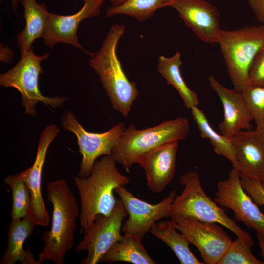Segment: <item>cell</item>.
Masks as SVG:
<instances>
[{
	"label": "cell",
	"instance_id": "e575fe53",
	"mask_svg": "<svg viewBox=\"0 0 264 264\" xmlns=\"http://www.w3.org/2000/svg\"><path fill=\"white\" fill-rule=\"evenodd\" d=\"M11 0V7L13 10V11L16 12V11L18 6V3L19 2H21L22 0Z\"/></svg>",
	"mask_w": 264,
	"mask_h": 264
},
{
	"label": "cell",
	"instance_id": "ac0fdd59",
	"mask_svg": "<svg viewBox=\"0 0 264 264\" xmlns=\"http://www.w3.org/2000/svg\"><path fill=\"white\" fill-rule=\"evenodd\" d=\"M240 174L264 184V147L255 129L241 131L231 137Z\"/></svg>",
	"mask_w": 264,
	"mask_h": 264
},
{
	"label": "cell",
	"instance_id": "d590c367",
	"mask_svg": "<svg viewBox=\"0 0 264 264\" xmlns=\"http://www.w3.org/2000/svg\"><path fill=\"white\" fill-rule=\"evenodd\" d=\"M84 1L85 0H82ZM126 0H110L112 6H117L124 2Z\"/></svg>",
	"mask_w": 264,
	"mask_h": 264
},
{
	"label": "cell",
	"instance_id": "4fadbf2b",
	"mask_svg": "<svg viewBox=\"0 0 264 264\" xmlns=\"http://www.w3.org/2000/svg\"><path fill=\"white\" fill-rule=\"evenodd\" d=\"M59 132L55 125L47 126L41 133L34 164L17 174L30 190L31 202L28 217L35 225L45 227L49 224L50 218L42 194V174L48 147Z\"/></svg>",
	"mask_w": 264,
	"mask_h": 264
},
{
	"label": "cell",
	"instance_id": "30bf717a",
	"mask_svg": "<svg viewBox=\"0 0 264 264\" xmlns=\"http://www.w3.org/2000/svg\"><path fill=\"white\" fill-rule=\"evenodd\" d=\"M214 201L232 210L237 221L254 229L257 233L264 234V214L242 187L239 171L233 168L226 179L217 183Z\"/></svg>",
	"mask_w": 264,
	"mask_h": 264
},
{
	"label": "cell",
	"instance_id": "f546056e",
	"mask_svg": "<svg viewBox=\"0 0 264 264\" xmlns=\"http://www.w3.org/2000/svg\"><path fill=\"white\" fill-rule=\"evenodd\" d=\"M242 185L254 202L264 206V186L258 181L240 174Z\"/></svg>",
	"mask_w": 264,
	"mask_h": 264
},
{
	"label": "cell",
	"instance_id": "83f0119b",
	"mask_svg": "<svg viewBox=\"0 0 264 264\" xmlns=\"http://www.w3.org/2000/svg\"><path fill=\"white\" fill-rule=\"evenodd\" d=\"M256 126L264 122V87L246 85L241 91Z\"/></svg>",
	"mask_w": 264,
	"mask_h": 264
},
{
	"label": "cell",
	"instance_id": "9a60e30c",
	"mask_svg": "<svg viewBox=\"0 0 264 264\" xmlns=\"http://www.w3.org/2000/svg\"><path fill=\"white\" fill-rule=\"evenodd\" d=\"M168 6L176 9L187 26L206 43H217L221 30L220 12L205 0H170Z\"/></svg>",
	"mask_w": 264,
	"mask_h": 264
},
{
	"label": "cell",
	"instance_id": "4316f807",
	"mask_svg": "<svg viewBox=\"0 0 264 264\" xmlns=\"http://www.w3.org/2000/svg\"><path fill=\"white\" fill-rule=\"evenodd\" d=\"M252 246L237 238L231 242L217 264H262L252 253Z\"/></svg>",
	"mask_w": 264,
	"mask_h": 264
},
{
	"label": "cell",
	"instance_id": "1f68e13d",
	"mask_svg": "<svg viewBox=\"0 0 264 264\" xmlns=\"http://www.w3.org/2000/svg\"><path fill=\"white\" fill-rule=\"evenodd\" d=\"M13 51L9 47L0 44V60L2 62L9 63L14 56Z\"/></svg>",
	"mask_w": 264,
	"mask_h": 264
},
{
	"label": "cell",
	"instance_id": "8992f818",
	"mask_svg": "<svg viewBox=\"0 0 264 264\" xmlns=\"http://www.w3.org/2000/svg\"><path fill=\"white\" fill-rule=\"evenodd\" d=\"M217 43L234 88L242 91L248 83L252 61L264 43V24L245 26L234 30L221 29Z\"/></svg>",
	"mask_w": 264,
	"mask_h": 264
},
{
	"label": "cell",
	"instance_id": "603a6c76",
	"mask_svg": "<svg viewBox=\"0 0 264 264\" xmlns=\"http://www.w3.org/2000/svg\"><path fill=\"white\" fill-rule=\"evenodd\" d=\"M177 231L175 223L171 220L155 222L149 232L171 248L181 264H204L193 254L189 247V242Z\"/></svg>",
	"mask_w": 264,
	"mask_h": 264
},
{
	"label": "cell",
	"instance_id": "d6986e66",
	"mask_svg": "<svg viewBox=\"0 0 264 264\" xmlns=\"http://www.w3.org/2000/svg\"><path fill=\"white\" fill-rule=\"evenodd\" d=\"M34 223L27 217L12 220L8 231V242L5 252L0 261L1 264H40L35 260L30 249L25 250L23 243L32 233Z\"/></svg>",
	"mask_w": 264,
	"mask_h": 264
},
{
	"label": "cell",
	"instance_id": "9c48e42d",
	"mask_svg": "<svg viewBox=\"0 0 264 264\" xmlns=\"http://www.w3.org/2000/svg\"><path fill=\"white\" fill-rule=\"evenodd\" d=\"M127 215L122 200L118 199L109 216L97 215L93 223L75 249L76 251H88L86 257L81 264H96L100 262L111 246L122 239L123 235L120 231L123 220Z\"/></svg>",
	"mask_w": 264,
	"mask_h": 264
},
{
	"label": "cell",
	"instance_id": "d4e9b609",
	"mask_svg": "<svg viewBox=\"0 0 264 264\" xmlns=\"http://www.w3.org/2000/svg\"><path fill=\"white\" fill-rule=\"evenodd\" d=\"M170 0H126L117 6L108 8L106 15L110 17L125 15L139 21L150 18L158 9L168 6Z\"/></svg>",
	"mask_w": 264,
	"mask_h": 264
},
{
	"label": "cell",
	"instance_id": "484cf974",
	"mask_svg": "<svg viewBox=\"0 0 264 264\" xmlns=\"http://www.w3.org/2000/svg\"><path fill=\"white\" fill-rule=\"evenodd\" d=\"M4 181L11 190L12 220L27 217L31 202V193L27 186L17 174L8 176Z\"/></svg>",
	"mask_w": 264,
	"mask_h": 264
},
{
	"label": "cell",
	"instance_id": "2e32d148",
	"mask_svg": "<svg viewBox=\"0 0 264 264\" xmlns=\"http://www.w3.org/2000/svg\"><path fill=\"white\" fill-rule=\"evenodd\" d=\"M208 80L223 107L224 118L218 125L220 133L231 138L242 130L252 129L253 120L242 91L225 88L213 75L209 76Z\"/></svg>",
	"mask_w": 264,
	"mask_h": 264
},
{
	"label": "cell",
	"instance_id": "7a4b0ae2",
	"mask_svg": "<svg viewBox=\"0 0 264 264\" xmlns=\"http://www.w3.org/2000/svg\"><path fill=\"white\" fill-rule=\"evenodd\" d=\"M125 29L124 25H113L99 49L92 53L89 65L99 76L113 107L127 117L139 92L136 83L126 75L117 55V44Z\"/></svg>",
	"mask_w": 264,
	"mask_h": 264
},
{
	"label": "cell",
	"instance_id": "5b68a950",
	"mask_svg": "<svg viewBox=\"0 0 264 264\" xmlns=\"http://www.w3.org/2000/svg\"><path fill=\"white\" fill-rule=\"evenodd\" d=\"M180 182L184 186L182 193L176 196L172 203L171 220L189 218L204 222L218 223L233 232L250 245L253 244L251 235L242 229L205 193L196 170L190 171L180 176Z\"/></svg>",
	"mask_w": 264,
	"mask_h": 264
},
{
	"label": "cell",
	"instance_id": "6da1fadb",
	"mask_svg": "<svg viewBox=\"0 0 264 264\" xmlns=\"http://www.w3.org/2000/svg\"><path fill=\"white\" fill-rule=\"evenodd\" d=\"M116 162L112 156L104 155L95 161L89 176L74 177L81 202V234H86L97 215L108 216L111 214L117 201L114 191L130 182V179L119 171Z\"/></svg>",
	"mask_w": 264,
	"mask_h": 264
},
{
	"label": "cell",
	"instance_id": "52a82bcc",
	"mask_svg": "<svg viewBox=\"0 0 264 264\" xmlns=\"http://www.w3.org/2000/svg\"><path fill=\"white\" fill-rule=\"evenodd\" d=\"M49 56L48 52L37 55L32 49L21 55L20 60L13 67L0 75V85L14 88L20 92L22 106L25 108L24 113L31 117L37 115V103H43L55 108L62 106L66 100L65 97L44 96L39 90V76L43 72L41 63Z\"/></svg>",
	"mask_w": 264,
	"mask_h": 264
},
{
	"label": "cell",
	"instance_id": "8d00e7d4",
	"mask_svg": "<svg viewBox=\"0 0 264 264\" xmlns=\"http://www.w3.org/2000/svg\"><path fill=\"white\" fill-rule=\"evenodd\" d=\"M263 186H264V184L263 185Z\"/></svg>",
	"mask_w": 264,
	"mask_h": 264
},
{
	"label": "cell",
	"instance_id": "44dd1931",
	"mask_svg": "<svg viewBox=\"0 0 264 264\" xmlns=\"http://www.w3.org/2000/svg\"><path fill=\"white\" fill-rule=\"evenodd\" d=\"M141 240L132 234H124L114 243L101 259L100 262H129L134 264H156L141 243Z\"/></svg>",
	"mask_w": 264,
	"mask_h": 264
},
{
	"label": "cell",
	"instance_id": "d6a6232c",
	"mask_svg": "<svg viewBox=\"0 0 264 264\" xmlns=\"http://www.w3.org/2000/svg\"><path fill=\"white\" fill-rule=\"evenodd\" d=\"M255 130L264 147V122L260 125L256 126Z\"/></svg>",
	"mask_w": 264,
	"mask_h": 264
},
{
	"label": "cell",
	"instance_id": "277c9868",
	"mask_svg": "<svg viewBox=\"0 0 264 264\" xmlns=\"http://www.w3.org/2000/svg\"><path fill=\"white\" fill-rule=\"evenodd\" d=\"M190 130L184 117L165 120L154 127L138 130L131 124L111 150V156L127 172L148 152L167 143L184 139Z\"/></svg>",
	"mask_w": 264,
	"mask_h": 264
},
{
	"label": "cell",
	"instance_id": "ba28073f",
	"mask_svg": "<svg viewBox=\"0 0 264 264\" xmlns=\"http://www.w3.org/2000/svg\"><path fill=\"white\" fill-rule=\"evenodd\" d=\"M61 124L63 129L73 132L77 137L82 155L78 175L84 178L90 175L97 158L105 155L111 156L112 149L119 142L126 128L124 123L120 122L104 132H90L82 127L71 110L64 112Z\"/></svg>",
	"mask_w": 264,
	"mask_h": 264
},
{
	"label": "cell",
	"instance_id": "5bb4252c",
	"mask_svg": "<svg viewBox=\"0 0 264 264\" xmlns=\"http://www.w3.org/2000/svg\"><path fill=\"white\" fill-rule=\"evenodd\" d=\"M105 0H85L82 8L72 15H61L49 13L43 37L45 45L53 47L59 43L67 44L91 56L92 53L86 50L79 43L77 29L84 19L100 14Z\"/></svg>",
	"mask_w": 264,
	"mask_h": 264
},
{
	"label": "cell",
	"instance_id": "ffe728a7",
	"mask_svg": "<svg viewBox=\"0 0 264 264\" xmlns=\"http://www.w3.org/2000/svg\"><path fill=\"white\" fill-rule=\"evenodd\" d=\"M25 20L24 28L17 36V44L21 56L32 49L31 46L37 38H43L49 12L45 4L36 0H22Z\"/></svg>",
	"mask_w": 264,
	"mask_h": 264
},
{
	"label": "cell",
	"instance_id": "7402d4cb",
	"mask_svg": "<svg viewBox=\"0 0 264 264\" xmlns=\"http://www.w3.org/2000/svg\"><path fill=\"white\" fill-rule=\"evenodd\" d=\"M181 56L179 52H176L171 57L159 56L157 69L167 84L172 86L177 90L184 105L190 109L194 106H198L199 101L197 93L188 87L181 75Z\"/></svg>",
	"mask_w": 264,
	"mask_h": 264
},
{
	"label": "cell",
	"instance_id": "f1b7e54d",
	"mask_svg": "<svg viewBox=\"0 0 264 264\" xmlns=\"http://www.w3.org/2000/svg\"><path fill=\"white\" fill-rule=\"evenodd\" d=\"M247 85L264 87V43L258 50L252 61Z\"/></svg>",
	"mask_w": 264,
	"mask_h": 264
},
{
	"label": "cell",
	"instance_id": "7c38bea8",
	"mask_svg": "<svg viewBox=\"0 0 264 264\" xmlns=\"http://www.w3.org/2000/svg\"><path fill=\"white\" fill-rule=\"evenodd\" d=\"M172 221L178 231L198 250L204 264H217L232 242L218 223L189 218Z\"/></svg>",
	"mask_w": 264,
	"mask_h": 264
},
{
	"label": "cell",
	"instance_id": "4dcf8cb0",
	"mask_svg": "<svg viewBox=\"0 0 264 264\" xmlns=\"http://www.w3.org/2000/svg\"><path fill=\"white\" fill-rule=\"evenodd\" d=\"M257 19L264 24V0H247Z\"/></svg>",
	"mask_w": 264,
	"mask_h": 264
},
{
	"label": "cell",
	"instance_id": "8fae6325",
	"mask_svg": "<svg viewBox=\"0 0 264 264\" xmlns=\"http://www.w3.org/2000/svg\"><path fill=\"white\" fill-rule=\"evenodd\" d=\"M126 209L128 218L122 225L124 234L142 240L152 226L159 219L170 216L172 203L176 196V190L157 204H151L135 197L124 186L115 189Z\"/></svg>",
	"mask_w": 264,
	"mask_h": 264
},
{
	"label": "cell",
	"instance_id": "3957f363",
	"mask_svg": "<svg viewBox=\"0 0 264 264\" xmlns=\"http://www.w3.org/2000/svg\"><path fill=\"white\" fill-rule=\"evenodd\" d=\"M47 194L53 205L52 223L42 236L44 245L38 261L40 264L51 260L56 264H64L66 252L73 245L79 209L74 194L64 179L49 182Z\"/></svg>",
	"mask_w": 264,
	"mask_h": 264
},
{
	"label": "cell",
	"instance_id": "836d02e7",
	"mask_svg": "<svg viewBox=\"0 0 264 264\" xmlns=\"http://www.w3.org/2000/svg\"><path fill=\"white\" fill-rule=\"evenodd\" d=\"M257 238L261 248V254L263 257L262 264H264V234L257 233Z\"/></svg>",
	"mask_w": 264,
	"mask_h": 264
},
{
	"label": "cell",
	"instance_id": "cb8c5ba5",
	"mask_svg": "<svg viewBox=\"0 0 264 264\" xmlns=\"http://www.w3.org/2000/svg\"><path fill=\"white\" fill-rule=\"evenodd\" d=\"M190 110L201 136L208 139L216 153L228 159L231 162L233 168L240 172V167L231 138L217 133L210 125L204 112L198 106H194Z\"/></svg>",
	"mask_w": 264,
	"mask_h": 264
},
{
	"label": "cell",
	"instance_id": "e0dca14e",
	"mask_svg": "<svg viewBox=\"0 0 264 264\" xmlns=\"http://www.w3.org/2000/svg\"><path fill=\"white\" fill-rule=\"evenodd\" d=\"M178 141L161 146L142 156L138 164L145 170L147 185L155 193L161 192L175 173Z\"/></svg>",
	"mask_w": 264,
	"mask_h": 264
}]
</instances>
